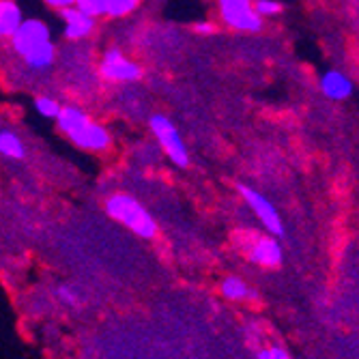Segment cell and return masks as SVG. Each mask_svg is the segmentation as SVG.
I'll return each mask as SVG.
<instances>
[{
  "mask_svg": "<svg viewBox=\"0 0 359 359\" xmlns=\"http://www.w3.org/2000/svg\"><path fill=\"white\" fill-rule=\"evenodd\" d=\"M97 74L110 84H134L144 76L142 65L118 46H110L102 52L100 62H97Z\"/></svg>",
  "mask_w": 359,
  "mask_h": 359,
  "instance_id": "obj_6",
  "label": "cell"
},
{
  "mask_svg": "<svg viewBox=\"0 0 359 359\" xmlns=\"http://www.w3.org/2000/svg\"><path fill=\"white\" fill-rule=\"evenodd\" d=\"M217 28H219V24L215 20H207V18L191 24V30H194L196 37H213L217 32Z\"/></svg>",
  "mask_w": 359,
  "mask_h": 359,
  "instance_id": "obj_18",
  "label": "cell"
},
{
  "mask_svg": "<svg viewBox=\"0 0 359 359\" xmlns=\"http://www.w3.org/2000/svg\"><path fill=\"white\" fill-rule=\"evenodd\" d=\"M32 108H35V112L41 116V118H48V121H54L62 108V104L56 100V97L52 95H37L35 100H32Z\"/></svg>",
  "mask_w": 359,
  "mask_h": 359,
  "instance_id": "obj_15",
  "label": "cell"
},
{
  "mask_svg": "<svg viewBox=\"0 0 359 359\" xmlns=\"http://www.w3.org/2000/svg\"><path fill=\"white\" fill-rule=\"evenodd\" d=\"M243 250L250 263L258 267L276 269L282 265V245L278 243V237L273 235H245L243 237Z\"/></svg>",
  "mask_w": 359,
  "mask_h": 359,
  "instance_id": "obj_8",
  "label": "cell"
},
{
  "mask_svg": "<svg viewBox=\"0 0 359 359\" xmlns=\"http://www.w3.org/2000/svg\"><path fill=\"white\" fill-rule=\"evenodd\" d=\"M149 132H151L155 144L159 147V151L166 155L170 164H175L177 168L189 166L191 157H189L187 144L170 116L161 114V112H153L149 116Z\"/></svg>",
  "mask_w": 359,
  "mask_h": 359,
  "instance_id": "obj_4",
  "label": "cell"
},
{
  "mask_svg": "<svg viewBox=\"0 0 359 359\" xmlns=\"http://www.w3.org/2000/svg\"><path fill=\"white\" fill-rule=\"evenodd\" d=\"M106 213L123 224L127 231H132L140 239H155L157 237V222L149 213V209L132 194L114 191L106 198Z\"/></svg>",
  "mask_w": 359,
  "mask_h": 359,
  "instance_id": "obj_3",
  "label": "cell"
},
{
  "mask_svg": "<svg viewBox=\"0 0 359 359\" xmlns=\"http://www.w3.org/2000/svg\"><path fill=\"white\" fill-rule=\"evenodd\" d=\"M43 5H46L48 9L60 13V11H65V9L74 7V5H76V0H43Z\"/></svg>",
  "mask_w": 359,
  "mask_h": 359,
  "instance_id": "obj_21",
  "label": "cell"
},
{
  "mask_svg": "<svg viewBox=\"0 0 359 359\" xmlns=\"http://www.w3.org/2000/svg\"><path fill=\"white\" fill-rule=\"evenodd\" d=\"M318 88H320L323 97H327L330 102H336V104L351 100V95L355 90L351 76L346 72H342V69L323 72V76L318 80Z\"/></svg>",
  "mask_w": 359,
  "mask_h": 359,
  "instance_id": "obj_10",
  "label": "cell"
},
{
  "mask_svg": "<svg viewBox=\"0 0 359 359\" xmlns=\"http://www.w3.org/2000/svg\"><path fill=\"white\" fill-rule=\"evenodd\" d=\"M217 24L241 32V35H256L263 30L265 20L260 18L254 9V0H213Z\"/></svg>",
  "mask_w": 359,
  "mask_h": 359,
  "instance_id": "obj_5",
  "label": "cell"
},
{
  "mask_svg": "<svg viewBox=\"0 0 359 359\" xmlns=\"http://www.w3.org/2000/svg\"><path fill=\"white\" fill-rule=\"evenodd\" d=\"M142 0H108L104 20H125L140 9Z\"/></svg>",
  "mask_w": 359,
  "mask_h": 359,
  "instance_id": "obj_13",
  "label": "cell"
},
{
  "mask_svg": "<svg viewBox=\"0 0 359 359\" xmlns=\"http://www.w3.org/2000/svg\"><path fill=\"white\" fill-rule=\"evenodd\" d=\"M22 20L24 11L15 0H0V39L9 41Z\"/></svg>",
  "mask_w": 359,
  "mask_h": 359,
  "instance_id": "obj_11",
  "label": "cell"
},
{
  "mask_svg": "<svg viewBox=\"0 0 359 359\" xmlns=\"http://www.w3.org/2000/svg\"><path fill=\"white\" fill-rule=\"evenodd\" d=\"M54 123L65 138L86 153L104 155L114 144V136L110 132V127L104 125L102 121H97L95 116H90L78 104H62Z\"/></svg>",
  "mask_w": 359,
  "mask_h": 359,
  "instance_id": "obj_1",
  "label": "cell"
},
{
  "mask_svg": "<svg viewBox=\"0 0 359 359\" xmlns=\"http://www.w3.org/2000/svg\"><path fill=\"white\" fill-rule=\"evenodd\" d=\"M219 288H222V295L226 299H231V302H243V299H250L254 295V292L250 290V286L243 280L235 278V276L226 278Z\"/></svg>",
  "mask_w": 359,
  "mask_h": 359,
  "instance_id": "obj_14",
  "label": "cell"
},
{
  "mask_svg": "<svg viewBox=\"0 0 359 359\" xmlns=\"http://www.w3.org/2000/svg\"><path fill=\"white\" fill-rule=\"evenodd\" d=\"M0 155L11 161H22L26 157L24 140L7 127H0Z\"/></svg>",
  "mask_w": 359,
  "mask_h": 359,
  "instance_id": "obj_12",
  "label": "cell"
},
{
  "mask_svg": "<svg viewBox=\"0 0 359 359\" xmlns=\"http://www.w3.org/2000/svg\"><path fill=\"white\" fill-rule=\"evenodd\" d=\"M254 9L263 20H273L284 11V5L280 0H254Z\"/></svg>",
  "mask_w": 359,
  "mask_h": 359,
  "instance_id": "obj_16",
  "label": "cell"
},
{
  "mask_svg": "<svg viewBox=\"0 0 359 359\" xmlns=\"http://www.w3.org/2000/svg\"><path fill=\"white\" fill-rule=\"evenodd\" d=\"M56 295H58V299H60L62 304H67V306H78V302H80L76 288H72V286H67V284L58 286Z\"/></svg>",
  "mask_w": 359,
  "mask_h": 359,
  "instance_id": "obj_19",
  "label": "cell"
},
{
  "mask_svg": "<svg viewBox=\"0 0 359 359\" xmlns=\"http://www.w3.org/2000/svg\"><path fill=\"white\" fill-rule=\"evenodd\" d=\"M256 359H290V355L282 348V346H271V348H263Z\"/></svg>",
  "mask_w": 359,
  "mask_h": 359,
  "instance_id": "obj_20",
  "label": "cell"
},
{
  "mask_svg": "<svg viewBox=\"0 0 359 359\" xmlns=\"http://www.w3.org/2000/svg\"><path fill=\"white\" fill-rule=\"evenodd\" d=\"M60 24H62V37L72 43H80L95 35L100 20H95L93 15L84 13L82 9L74 5L69 9L60 11Z\"/></svg>",
  "mask_w": 359,
  "mask_h": 359,
  "instance_id": "obj_9",
  "label": "cell"
},
{
  "mask_svg": "<svg viewBox=\"0 0 359 359\" xmlns=\"http://www.w3.org/2000/svg\"><path fill=\"white\" fill-rule=\"evenodd\" d=\"M106 5H108V0H76V7L82 9L84 13L93 15L95 20H104Z\"/></svg>",
  "mask_w": 359,
  "mask_h": 359,
  "instance_id": "obj_17",
  "label": "cell"
},
{
  "mask_svg": "<svg viewBox=\"0 0 359 359\" xmlns=\"http://www.w3.org/2000/svg\"><path fill=\"white\" fill-rule=\"evenodd\" d=\"M237 191L239 196L245 201V205L250 207V211L254 213V217L260 222V226L265 228V231L273 237H284L286 228H284V222H282V215L280 211L276 209V205L267 198L263 191H258L245 183H239L237 185Z\"/></svg>",
  "mask_w": 359,
  "mask_h": 359,
  "instance_id": "obj_7",
  "label": "cell"
},
{
  "mask_svg": "<svg viewBox=\"0 0 359 359\" xmlns=\"http://www.w3.org/2000/svg\"><path fill=\"white\" fill-rule=\"evenodd\" d=\"M11 50L32 72H46L54 67L58 46L52 37V28L39 18H24L9 37Z\"/></svg>",
  "mask_w": 359,
  "mask_h": 359,
  "instance_id": "obj_2",
  "label": "cell"
}]
</instances>
